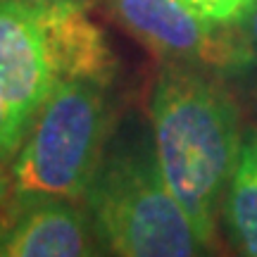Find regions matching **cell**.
Wrapping results in <instances>:
<instances>
[{
	"label": "cell",
	"instance_id": "4fadbf2b",
	"mask_svg": "<svg viewBox=\"0 0 257 257\" xmlns=\"http://www.w3.org/2000/svg\"><path fill=\"white\" fill-rule=\"evenodd\" d=\"M205 257H217V255H205Z\"/></svg>",
	"mask_w": 257,
	"mask_h": 257
},
{
	"label": "cell",
	"instance_id": "30bf717a",
	"mask_svg": "<svg viewBox=\"0 0 257 257\" xmlns=\"http://www.w3.org/2000/svg\"><path fill=\"white\" fill-rule=\"evenodd\" d=\"M231 48H233V69L257 67V3L238 24L229 27Z\"/></svg>",
	"mask_w": 257,
	"mask_h": 257
},
{
	"label": "cell",
	"instance_id": "3957f363",
	"mask_svg": "<svg viewBox=\"0 0 257 257\" xmlns=\"http://www.w3.org/2000/svg\"><path fill=\"white\" fill-rule=\"evenodd\" d=\"M107 91L88 81L55 83L0 188L10 217L46 200L86 202L105 143L114 128Z\"/></svg>",
	"mask_w": 257,
	"mask_h": 257
},
{
	"label": "cell",
	"instance_id": "8992f818",
	"mask_svg": "<svg viewBox=\"0 0 257 257\" xmlns=\"http://www.w3.org/2000/svg\"><path fill=\"white\" fill-rule=\"evenodd\" d=\"M88 10V3L74 0L55 5H31L43 34L55 83L88 81L112 88L119 72V60L105 31L91 19Z\"/></svg>",
	"mask_w": 257,
	"mask_h": 257
},
{
	"label": "cell",
	"instance_id": "9c48e42d",
	"mask_svg": "<svg viewBox=\"0 0 257 257\" xmlns=\"http://www.w3.org/2000/svg\"><path fill=\"white\" fill-rule=\"evenodd\" d=\"M181 3H186L198 17L210 22L212 27L229 29L238 24L255 8L257 0H181Z\"/></svg>",
	"mask_w": 257,
	"mask_h": 257
},
{
	"label": "cell",
	"instance_id": "52a82bcc",
	"mask_svg": "<svg viewBox=\"0 0 257 257\" xmlns=\"http://www.w3.org/2000/svg\"><path fill=\"white\" fill-rule=\"evenodd\" d=\"M105 243L88 207L46 200L15 212L0 238V257H102Z\"/></svg>",
	"mask_w": 257,
	"mask_h": 257
},
{
	"label": "cell",
	"instance_id": "7a4b0ae2",
	"mask_svg": "<svg viewBox=\"0 0 257 257\" xmlns=\"http://www.w3.org/2000/svg\"><path fill=\"white\" fill-rule=\"evenodd\" d=\"M86 207L112 257H205L181 202L167 186L150 121L117 119L95 169Z\"/></svg>",
	"mask_w": 257,
	"mask_h": 257
},
{
	"label": "cell",
	"instance_id": "6da1fadb",
	"mask_svg": "<svg viewBox=\"0 0 257 257\" xmlns=\"http://www.w3.org/2000/svg\"><path fill=\"white\" fill-rule=\"evenodd\" d=\"M150 131L167 186L205 250L214 252L224 195L245 136L233 95L212 69L162 62L150 93Z\"/></svg>",
	"mask_w": 257,
	"mask_h": 257
},
{
	"label": "cell",
	"instance_id": "5b68a950",
	"mask_svg": "<svg viewBox=\"0 0 257 257\" xmlns=\"http://www.w3.org/2000/svg\"><path fill=\"white\" fill-rule=\"evenodd\" d=\"M53 88L55 76L31 5L0 0V102L15 155Z\"/></svg>",
	"mask_w": 257,
	"mask_h": 257
},
{
	"label": "cell",
	"instance_id": "ba28073f",
	"mask_svg": "<svg viewBox=\"0 0 257 257\" xmlns=\"http://www.w3.org/2000/svg\"><path fill=\"white\" fill-rule=\"evenodd\" d=\"M219 229H224L233 257H257V126L243 136L221 205Z\"/></svg>",
	"mask_w": 257,
	"mask_h": 257
},
{
	"label": "cell",
	"instance_id": "277c9868",
	"mask_svg": "<svg viewBox=\"0 0 257 257\" xmlns=\"http://www.w3.org/2000/svg\"><path fill=\"white\" fill-rule=\"evenodd\" d=\"M117 27L160 62L233 69L229 29L212 27L181 0H98Z\"/></svg>",
	"mask_w": 257,
	"mask_h": 257
},
{
	"label": "cell",
	"instance_id": "8fae6325",
	"mask_svg": "<svg viewBox=\"0 0 257 257\" xmlns=\"http://www.w3.org/2000/svg\"><path fill=\"white\" fill-rule=\"evenodd\" d=\"M12 160H15V150H12V143H10V128H8V117H5V107L0 102V188H3V181H5V174H8Z\"/></svg>",
	"mask_w": 257,
	"mask_h": 257
},
{
	"label": "cell",
	"instance_id": "7c38bea8",
	"mask_svg": "<svg viewBox=\"0 0 257 257\" xmlns=\"http://www.w3.org/2000/svg\"><path fill=\"white\" fill-rule=\"evenodd\" d=\"M22 3H29V5H55V3H69V0H22ZM74 3H88V5H93L95 0H74Z\"/></svg>",
	"mask_w": 257,
	"mask_h": 257
}]
</instances>
